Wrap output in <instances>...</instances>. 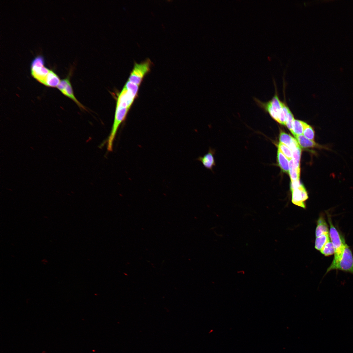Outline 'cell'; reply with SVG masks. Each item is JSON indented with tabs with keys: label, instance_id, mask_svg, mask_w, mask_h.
Here are the masks:
<instances>
[{
	"label": "cell",
	"instance_id": "cell-1",
	"mask_svg": "<svg viewBox=\"0 0 353 353\" xmlns=\"http://www.w3.org/2000/svg\"><path fill=\"white\" fill-rule=\"evenodd\" d=\"M199 272L189 252L154 261L139 287V331L153 353H208L225 314L197 294Z\"/></svg>",
	"mask_w": 353,
	"mask_h": 353
},
{
	"label": "cell",
	"instance_id": "cell-3",
	"mask_svg": "<svg viewBox=\"0 0 353 353\" xmlns=\"http://www.w3.org/2000/svg\"><path fill=\"white\" fill-rule=\"evenodd\" d=\"M292 353H314L312 343H311V341H307V343H303L299 349H297L296 352H292Z\"/></svg>",
	"mask_w": 353,
	"mask_h": 353
},
{
	"label": "cell",
	"instance_id": "cell-2",
	"mask_svg": "<svg viewBox=\"0 0 353 353\" xmlns=\"http://www.w3.org/2000/svg\"><path fill=\"white\" fill-rule=\"evenodd\" d=\"M208 353H268V350L245 324L225 315Z\"/></svg>",
	"mask_w": 353,
	"mask_h": 353
}]
</instances>
